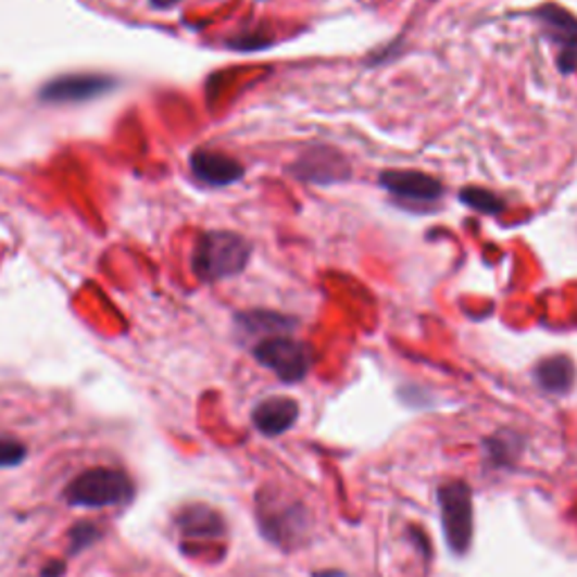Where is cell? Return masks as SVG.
I'll use <instances>...</instances> for the list:
<instances>
[{"label":"cell","instance_id":"9a60e30c","mask_svg":"<svg viewBox=\"0 0 577 577\" xmlns=\"http://www.w3.org/2000/svg\"><path fill=\"white\" fill-rule=\"evenodd\" d=\"M459 199L467 208L480 212V215H499V212L505 210V201L499 195L485 190V188H465L459 195Z\"/></svg>","mask_w":577,"mask_h":577},{"label":"cell","instance_id":"8fae6325","mask_svg":"<svg viewBox=\"0 0 577 577\" xmlns=\"http://www.w3.org/2000/svg\"><path fill=\"white\" fill-rule=\"evenodd\" d=\"M298 402L291 398H283V394H273V398L262 400L253 409V424L255 429L268 438H276L287 434L296 419H298Z\"/></svg>","mask_w":577,"mask_h":577},{"label":"cell","instance_id":"7a4b0ae2","mask_svg":"<svg viewBox=\"0 0 577 577\" xmlns=\"http://www.w3.org/2000/svg\"><path fill=\"white\" fill-rule=\"evenodd\" d=\"M134 482L125 472L96 467L79 474L68 488L66 501L77 507H113L131 501Z\"/></svg>","mask_w":577,"mask_h":577},{"label":"cell","instance_id":"ac0fdd59","mask_svg":"<svg viewBox=\"0 0 577 577\" xmlns=\"http://www.w3.org/2000/svg\"><path fill=\"white\" fill-rule=\"evenodd\" d=\"M64 570H66V566H64L62 562H57V564L52 562L50 566H46V568H43V573H41V575H43V577H62V575H64Z\"/></svg>","mask_w":577,"mask_h":577},{"label":"cell","instance_id":"5b68a950","mask_svg":"<svg viewBox=\"0 0 577 577\" xmlns=\"http://www.w3.org/2000/svg\"><path fill=\"white\" fill-rule=\"evenodd\" d=\"M253 356L258 359L260 366L268 368L273 375H278L285 384L302 381L312 368L310 348L302 341L291 339L289 334L260 339L253 348Z\"/></svg>","mask_w":577,"mask_h":577},{"label":"cell","instance_id":"9c48e42d","mask_svg":"<svg viewBox=\"0 0 577 577\" xmlns=\"http://www.w3.org/2000/svg\"><path fill=\"white\" fill-rule=\"evenodd\" d=\"M113 79L106 75H96V73H79V75H64L48 81L41 88V100L50 104H77V102H88L104 96L106 90H111Z\"/></svg>","mask_w":577,"mask_h":577},{"label":"cell","instance_id":"52a82bcc","mask_svg":"<svg viewBox=\"0 0 577 577\" xmlns=\"http://www.w3.org/2000/svg\"><path fill=\"white\" fill-rule=\"evenodd\" d=\"M289 174L302 184H314V186H331V184H343L350 178V163L341 151L331 147H312L305 154H300L291 165Z\"/></svg>","mask_w":577,"mask_h":577},{"label":"cell","instance_id":"277c9868","mask_svg":"<svg viewBox=\"0 0 577 577\" xmlns=\"http://www.w3.org/2000/svg\"><path fill=\"white\" fill-rule=\"evenodd\" d=\"M258 519L264 537L276 545H283V549L298 545L310 528L305 507L283 497H268L266 492L260 494Z\"/></svg>","mask_w":577,"mask_h":577},{"label":"cell","instance_id":"3957f363","mask_svg":"<svg viewBox=\"0 0 577 577\" xmlns=\"http://www.w3.org/2000/svg\"><path fill=\"white\" fill-rule=\"evenodd\" d=\"M442 532L455 555L467 553L474 539V505L472 490L463 480H451L438 490Z\"/></svg>","mask_w":577,"mask_h":577},{"label":"cell","instance_id":"6da1fadb","mask_svg":"<svg viewBox=\"0 0 577 577\" xmlns=\"http://www.w3.org/2000/svg\"><path fill=\"white\" fill-rule=\"evenodd\" d=\"M251 253L253 247L247 237L230 230H208L197 241L192 268L203 283L226 280L239 276L247 268Z\"/></svg>","mask_w":577,"mask_h":577},{"label":"cell","instance_id":"2e32d148","mask_svg":"<svg viewBox=\"0 0 577 577\" xmlns=\"http://www.w3.org/2000/svg\"><path fill=\"white\" fill-rule=\"evenodd\" d=\"M100 530L93 526V524H88V522H81V524H77L75 528H73V532H71V553L73 555H77V553H81L84 549H88V545H93L98 539H100Z\"/></svg>","mask_w":577,"mask_h":577},{"label":"cell","instance_id":"7c38bea8","mask_svg":"<svg viewBox=\"0 0 577 577\" xmlns=\"http://www.w3.org/2000/svg\"><path fill=\"white\" fill-rule=\"evenodd\" d=\"M535 381L541 390L551 394H566L575 381V366L573 361L564 354H555L537 363Z\"/></svg>","mask_w":577,"mask_h":577},{"label":"cell","instance_id":"8992f818","mask_svg":"<svg viewBox=\"0 0 577 577\" xmlns=\"http://www.w3.org/2000/svg\"><path fill=\"white\" fill-rule=\"evenodd\" d=\"M543 37L557 46V66L564 75L577 71V18L560 5H541L530 12Z\"/></svg>","mask_w":577,"mask_h":577},{"label":"cell","instance_id":"e0dca14e","mask_svg":"<svg viewBox=\"0 0 577 577\" xmlns=\"http://www.w3.org/2000/svg\"><path fill=\"white\" fill-rule=\"evenodd\" d=\"M27 449L18 440L12 438H0V469L16 467L25 461Z\"/></svg>","mask_w":577,"mask_h":577},{"label":"cell","instance_id":"5bb4252c","mask_svg":"<svg viewBox=\"0 0 577 577\" xmlns=\"http://www.w3.org/2000/svg\"><path fill=\"white\" fill-rule=\"evenodd\" d=\"M237 325L241 331L249 334V337H278V334H289L291 329L298 327V321L285 314L276 312H244L237 314Z\"/></svg>","mask_w":577,"mask_h":577},{"label":"cell","instance_id":"30bf717a","mask_svg":"<svg viewBox=\"0 0 577 577\" xmlns=\"http://www.w3.org/2000/svg\"><path fill=\"white\" fill-rule=\"evenodd\" d=\"M192 174L210 188H226L244 178V165L222 151L199 149L190 159Z\"/></svg>","mask_w":577,"mask_h":577},{"label":"cell","instance_id":"4fadbf2b","mask_svg":"<svg viewBox=\"0 0 577 577\" xmlns=\"http://www.w3.org/2000/svg\"><path fill=\"white\" fill-rule=\"evenodd\" d=\"M178 530L186 537L215 539L226 532L222 516L208 505H188L178 514Z\"/></svg>","mask_w":577,"mask_h":577},{"label":"cell","instance_id":"ba28073f","mask_svg":"<svg viewBox=\"0 0 577 577\" xmlns=\"http://www.w3.org/2000/svg\"><path fill=\"white\" fill-rule=\"evenodd\" d=\"M379 186L404 203H436L444 195V186L436 176L417 170H386L379 174Z\"/></svg>","mask_w":577,"mask_h":577}]
</instances>
